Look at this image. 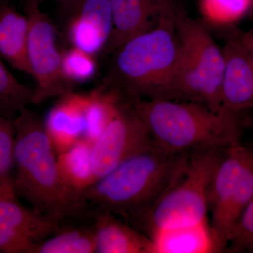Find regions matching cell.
Listing matches in <instances>:
<instances>
[{
    "instance_id": "cell-1",
    "label": "cell",
    "mask_w": 253,
    "mask_h": 253,
    "mask_svg": "<svg viewBox=\"0 0 253 253\" xmlns=\"http://www.w3.org/2000/svg\"><path fill=\"white\" fill-rule=\"evenodd\" d=\"M170 1L157 22L113 53L101 87L130 103L136 99H171L179 57L177 14Z\"/></svg>"
},
{
    "instance_id": "cell-2",
    "label": "cell",
    "mask_w": 253,
    "mask_h": 253,
    "mask_svg": "<svg viewBox=\"0 0 253 253\" xmlns=\"http://www.w3.org/2000/svg\"><path fill=\"white\" fill-rule=\"evenodd\" d=\"M15 131L13 188L18 199L60 224L80 219L70 202L58 168V154L44 122L28 107L12 120Z\"/></svg>"
},
{
    "instance_id": "cell-3",
    "label": "cell",
    "mask_w": 253,
    "mask_h": 253,
    "mask_svg": "<svg viewBox=\"0 0 253 253\" xmlns=\"http://www.w3.org/2000/svg\"><path fill=\"white\" fill-rule=\"evenodd\" d=\"M131 104L155 146L166 154L179 155L206 146L229 147L240 141L243 121L238 115L181 100L141 99Z\"/></svg>"
},
{
    "instance_id": "cell-4",
    "label": "cell",
    "mask_w": 253,
    "mask_h": 253,
    "mask_svg": "<svg viewBox=\"0 0 253 253\" xmlns=\"http://www.w3.org/2000/svg\"><path fill=\"white\" fill-rule=\"evenodd\" d=\"M184 154H166L154 145L93 183L83 192L82 201L95 211L134 220L170 184Z\"/></svg>"
},
{
    "instance_id": "cell-5",
    "label": "cell",
    "mask_w": 253,
    "mask_h": 253,
    "mask_svg": "<svg viewBox=\"0 0 253 253\" xmlns=\"http://www.w3.org/2000/svg\"><path fill=\"white\" fill-rule=\"evenodd\" d=\"M227 148L206 146L184 153L170 184L133 221L141 224L149 236L156 229L208 220L210 188Z\"/></svg>"
},
{
    "instance_id": "cell-6",
    "label": "cell",
    "mask_w": 253,
    "mask_h": 253,
    "mask_svg": "<svg viewBox=\"0 0 253 253\" xmlns=\"http://www.w3.org/2000/svg\"><path fill=\"white\" fill-rule=\"evenodd\" d=\"M176 26L180 49L171 99L199 103L217 112L224 111L222 48L201 21L177 11Z\"/></svg>"
},
{
    "instance_id": "cell-7",
    "label": "cell",
    "mask_w": 253,
    "mask_h": 253,
    "mask_svg": "<svg viewBox=\"0 0 253 253\" xmlns=\"http://www.w3.org/2000/svg\"><path fill=\"white\" fill-rule=\"evenodd\" d=\"M253 198V150L239 141L226 149L210 188V224L224 251Z\"/></svg>"
},
{
    "instance_id": "cell-8",
    "label": "cell",
    "mask_w": 253,
    "mask_h": 253,
    "mask_svg": "<svg viewBox=\"0 0 253 253\" xmlns=\"http://www.w3.org/2000/svg\"><path fill=\"white\" fill-rule=\"evenodd\" d=\"M25 14L29 23L28 61L36 83L33 104H38L71 92L73 84L63 75V53L56 46V30L42 11L40 0H25Z\"/></svg>"
},
{
    "instance_id": "cell-9",
    "label": "cell",
    "mask_w": 253,
    "mask_h": 253,
    "mask_svg": "<svg viewBox=\"0 0 253 253\" xmlns=\"http://www.w3.org/2000/svg\"><path fill=\"white\" fill-rule=\"evenodd\" d=\"M154 144L131 103L122 101L102 134L91 144L96 181L134 155Z\"/></svg>"
},
{
    "instance_id": "cell-10",
    "label": "cell",
    "mask_w": 253,
    "mask_h": 253,
    "mask_svg": "<svg viewBox=\"0 0 253 253\" xmlns=\"http://www.w3.org/2000/svg\"><path fill=\"white\" fill-rule=\"evenodd\" d=\"M61 224L20 202L14 191L0 194V253H33Z\"/></svg>"
},
{
    "instance_id": "cell-11",
    "label": "cell",
    "mask_w": 253,
    "mask_h": 253,
    "mask_svg": "<svg viewBox=\"0 0 253 253\" xmlns=\"http://www.w3.org/2000/svg\"><path fill=\"white\" fill-rule=\"evenodd\" d=\"M67 33L73 47L88 54L104 50L113 28L110 0H69Z\"/></svg>"
},
{
    "instance_id": "cell-12",
    "label": "cell",
    "mask_w": 253,
    "mask_h": 253,
    "mask_svg": "<svg viewBox=\"0 0 253 253\" xmlns=\"http://www.w3.org/2000/svg\"><path fill=\"white\" fill-rule=\"evenodd\" d=\"M225 66L221 84L224 111L240 116L253 109V59L234 33L222 48Z\"/></svg>"
},
{
    "instance_id": "cell-13",
    "label": "cell",
    "mask_w": 253,
    "mask_h": 253,
    "mask_svg": "<svg viewBox=\"0 0 253 253\" xmlns=\"http://www.w3.org/2000/svg\"><path fill=\"white\" fill-rule=\"evenodd\" d=\"M170 0H110L113 28L104 50L113 53L124 43L153 27Z\"/></svg>"
},
{
    "instance_id": "cell-14",
    "label": "cell",
    "mask_w": 253,
    "mask_h": 253,
    "mask_svg": "<svg viewBox=\"0 0 253 253\" xmlns=\"http://www.w3.org/2000/svg\"><path fill=\"white\" fill-rule=\"evenodd\" d=\"M59 98L50 110L44 122L58 155L72 147L85 136L87 94L71 91Z\"/></svg>"
},
{
    "instance_id": "cell-15",
    "label": "cell",
    "mask_w": 253,
    "mask_h": 253,
    "mask_svg": "<svg viewBox=\"0 0 253 253\" xmlns=\"http://www.w3.org/2000/svg\"><path fill=\"white\" fill-rule=\"evenodd\" d=\"M92 223L96 253H155L154 242L149 236L119 220L115 214L93 210Z\"/></svg>"
},
{
    "instance_id": "cell-16",
    "label": "cell",
    "mask_w": 253,
    "mask_h": 253,
    "mask_svg": "<svg viewBox=\"0 0 253 253\" xmlns=\"http://www.w3.org/2000/svg\"><path fill=\"white\" fill-rule=\"evenodd\" d=\"M149 236L155 253H208L224 251L208 220L156 229Z\"/></svg>"
},
{
    "instance_id": "cell-17",
    "label": "cell",
    "mask_w": 253,
    "mask_h": 253,
    "mask_svg": "<svg viewBox=\"0 0 253 253\" xmlns=\"http://www.w3.org/2000/svg\"><path fill=\"white\" fill-rule=\"evenodd\" d=\"M58 168L70 202L78 211L84 212L87 205L82 201V195L95 182L90 143L81 139L58 155Z\"/></svg>"
},
{
    "instance_id": "cell-18",
    "label": "cell",
    "mask_w": 253,
    "mask_h": 253,
    "mask_svg": "<svg viewBox=\"0 0 253 253\" xmlns=\"http://www.w3.org/2000/svg\"><path fill=\"white\" fill-rule=\"evenodd\" d=\"M29 23L22 14L8 4H0V55L15 69L31 76L27 45Z\"/></svg>"
},
{
    "instance_id": "cell-19",
    "label": "cell",
    "mask_w": 253,
    "mask_h": 253,
    "mask_svg": "<svg viewBox=\"0 0 253 253\" xmlns=\"http://www.w3.org/2000/svg\"><path fill=\"white\" fill-rule=\"evenodd\" d=\"M96 250L92 222L67 223L38 245L33 253H93Z\"/></svg>"
},
{
    "instance_id": "cell-20",
    "label": "cell",
    "mask_w": 253,
    "mask_h": 253,
    "mask_svg": "<svg viewBox=\"0 0 253 253\" xmlns=\"http://www.w3.org/2000/svg\"><path fill=\"white\" fill-rule=\"evenodd\" d=\"M122 101L116 94L101 86L87 94L85 140L92 144L99 137Z\"/></svg>"
},
{
    "instance_id": "cell-21",
    "label": "cell",
    "mask_w": 253,
    "mask_h": 253,
    "mask_svg": "<svg viewBox=\"0 0 253 253\" xmlns=\"http://www.w3.org/2000/svg\"><path fill=\"white\" fill-rule=\"evenodd\" d=\"M205 22L217 27L239 23L253 9V0H200Z\"/></svg>"
},
{
    "instance_id": "cell-22",
    "label": "cell",
    "mask_w": 253,
    "mask_h": 253,
    "mask_svg": "<svg viewBox=\"0 0 253 253\" xmlns=\"http://www.w3.org/2000/svg\"><path fill=\"white\" fill-rule=\"evenodd\" d=\"M33 90L16 79L0 59V105L1 115L13 120L19 111L33 104Z\"/></svg>"
},
{
    "instance_id": "cell-23",
    "label": "cell",
    "mask_w": 253,
    "mask_h": 253,
    "mask_svg": "<svg viewBox=\"0 0 253 253\" xmlns=\"http://www.w3.org/2000/svg\"><path fill=\"white\" fill-rule=\"evenodd\" d=\"M15 131L12 120L0 117V191L14 189Z\"/></svg>"
},
{
    "instance_id": "cell-24",
    "label": "cell",
    "mask_w": 253,
    "mask_h": 253,
    "mask_svg": "<svg viewBox=\"0 0 253 253\" xmlns=\"http://www.w3.org/2000/svg\"><path fill=\"white\" fill-rule=\"evenodd\" d=\"M63 75L70 83H84L96 74V63L94 56L76 47L63 53Z\"/></svg>"
},
{
    "instance_id": "cell-25",
    "label": "cell",
    "mask_w": 253,
    "mask_h": 253,
    "mask_svg": "<svg viewBox=\"0 0 253 253\" xmlns=\"http://www.w3.org/2000/svg\"><path fill=\"white\" fill-rule=\"evenodd\" d=\"M253 244V198L231 233L226 250L231 252L248 251Z\"/></svg>"
},
{
    "instance_id": "cell-26",
    "label": "cell",
    "mask_w": 253,
    "mask_h": 253,
    "mask_svg": "<svg viewBox=\"0 0 253 253\" xmlns=\"http://www.w3.org/2000/svg\"><path fill=\"white\" fill-rule=\"evenodd\" d=\"M236 34L253 59V32H236Z\"/></svg>"
},
{
    "instance_id": "cell-27",
    "label": "cell",
    "mask_w": 253,
    "mask_h": 253,
    "mask_svg": "<svg viewBox=\"0 0 253 253\" xmlns=\"http://www.w3.org/2000/svg\"><path fill=\"white\" fill-rule=\"evenodd\" d=\"M249 126L253 128V118H249V119L243 121V126Z\"/></svg>"
},
{
    "instance_id": "cell-28",
    "label": "cell",
    "mask_w": 253,
    "mask_h": 253,
    "mask_svg": "<svg viewBox=\"0 0 253 253\" xmlns=\"http://www.w3.org/2000/svg\"><path fill=\"white\" fill-rule=\"evenodd\" d=\"M248 251H249V252L253 253V244L249 248V249L248 250Z\"/></svg>"
},
{
    "instance_id": "cell-29",
    "label": "cell",
    "mask_w": 253,
    "mask_h": 253,
    "mask_svg": "<svg viewBox=\"0 0 253 253\" xmlns=\"http://www.w3.org/2000/svg\"><path fill=\"white\" fill-rule=\"evenodd\" d=\"M1 116H2V115H1V105H0V117Z\"/></svg>"
},
{
    "instance_id": "cell-30",
    "label": "cell",
    "mask_w": 253,
    "mask_h": 253,
    "mask_svg": "<svg viewBox=\"0 0 253 253\" xmlns=\"http://www.w3.org/2000/svg\"><path fill=\"white\" fill-rule=\"evenodd\" d=\"M4 1H6V0H0V4H1V3L4 2Z\"/></svg>"
},
{
    "instance_id": "cell-31",
    "label": "cell",
    "mask_w": 253,
    "mask_h": 253,
    "mask_svg": "<svg viewBox=\"0 0 253 253\" xmlns=\"http://www.w3.org/2000/svg\"><path fill=\"white\" fill-rule=\"evenodd\" d=\"M61 1H63V2H66V1H69V0H61Z\"/></svg>"
}]
</instances>
